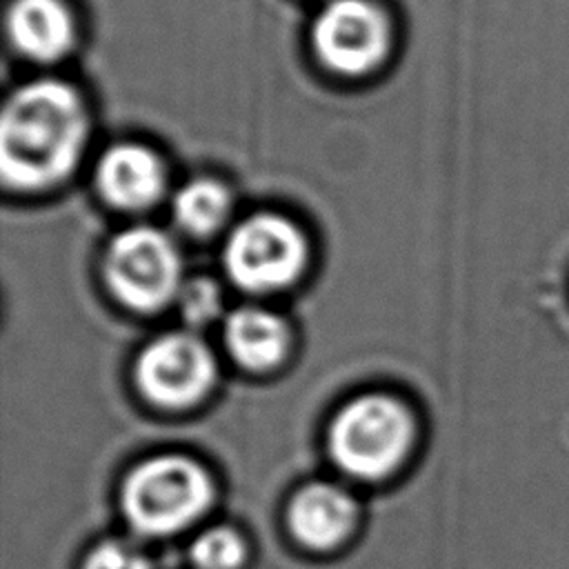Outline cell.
Listing matches in <instances>:
<instances>
[{
  "mask_svg": "<svg viewBox=\"0 0 569 569\" xmlns=\"http://www.w3.org/2000/svg\"><path fill=\"white\" fill-rule=\"evenodd\" d=\"M191 560L198 569H238L244 560V542L233 529L213 527L191 545Z\"/></svg>",
  "mask_w": 569,
  "mask_h": 569,
  "instance_id": "13",
  "label": "cell"
},
{
  "mask_svg": "<svg viewBox=\"0 0 569 569\" xmlns=\"http://www.w3.org/2000/svg\"><path fill=\"white\" fill-rule=\"evenodd\" d=\"M173 213L182 229L193 236L216 231L229 213V191L216 180H193L173 198Z\"/></svg>",
  "mask_w": 569,
  "mask_h": 569,
  "instance_id": "12",
  "label": "cell"
},
{
  "mask_svg": "<svg viewBox=\"0 0 569 569\" xmlns=\"http://www.w3.org/2000/svg\"><path fill=\"white\" fill-rule=\"evenodd\" d=\"M104 273L111 291L138 311H153L180 291V256L158 229L133 227L113 238Z\"/></svg>",
  "mask_w": 569,
  "mask_h": 569,
  "instance_id": "4",
  "label": "cell"
},
{
  "mask_svg": "<svg viewBox=\"0 0 569 569\" xmlns=\"http://www.w3.org/2000/svg\"><path fill=\"white\" fill-rule=\"evenodd\" d=\"M178 298H180L184 318L196 325H204L211 318H216L220 311V305H222L220 289L216 287V282H211L207 278L189 280L187 284H182L178 291Z\"/></svg>",
  "mask_w": 569,
  "mask_h": 569,
  "instance_id": "14",
  "label": "cell"
},
{
  "mask_svg": "<svg viewBox=\"0 0 569 569\" xmlns=\"http://www.w3.org/2000/svg\"><path fill=\"white\" fill-rule=\"evenodd\" d=\"M104 200L120 209H144L164 189V171L158 156L142 144L111 147L96 173Z\"/></svg>",
  "mask_w": 569,
  "mask_h": 569,
  "instance_id": "8",
  "label": "cell"
},
{
  "mask_svg": "<svg viewBox=\"0 0 569 569\" xmlns=\"http://www.w3.org/2000/svg\"><path fill=\"white\" fill-rule=\"evenodd\" d=\"M356 522L353 498L327 482L305 487L289 507V527L311 549H331L347 538Z\"/></svg>",
  "mask_w": 569,
  "mask_h": 569,
  "instance_id": "9",
  "label": "cell"
},
{
  "mask_svg": "<svg viewBox=\"0 0 569 569\" xmlns=\"http://www.w3.org/2000/svg\"><path fill=\"white\" fill-rule=\"evenodd\" d=\"M87 111L73 87L38 80L20 87L2 111L0 162L16 189H44L78 162L87 138Z\"/></svg>",
  "mask_w": 569,
  "mask_h": 569,
  "instance_id": "1",
  "label": "cell"
},
{
  "mask_svg": "<svg viewBox=\"0 0 569 569\" xmlns=\"http://www.w3.org/2000/svg\"><path fill=\"white\" fill-rule=\"evenodd\" d=\"M82 569H151L147 556L129 542L107 540L84 560Z\"/></svg>",
  "mask_w": 569,
  "mask_h": 569,
  "instance_id": "15",
  "label": "cell"
},
{
  "mask_svg": "<svg viewBox=\"0 0 569 569\" xmlns=\"http://www.w3.org/2000/svg\"><path fill=\"white\" fill-rule=\"evenodd\" d=\"M318 58L345 76L367 73L389 49V22L369 0H333L313 22Z\"/></svg>",
  "mask_w": 569,
  "mask_h": 569,
  "instance_id": "6",
  "label": "cell"
},
{
  "mask_svg": "<svg viewBox=\"0 0 569 569\" xmlns=\"http://www.w3.org/2000/svg\"><path fill=\"white\" fill-rule=\"evenodd\" d=\"M413 422L402 402L382 393L351 400L336 416L329 451L340 469L376 480L391 473L409 451Z\"/></svg>",
  "mask_w": 569,
  "mask_h": 569,
  "instance_id": "3",
  "label": "cell"
},
{
  "mask_svg": "<svg viewBox=\"0 0 569 569\" xmlns=\"http://www.w3.org/2000/svg\"><path fill=\"white\" fill-rule=\"evenodd\" d=\"M307 244L293 222L258 213L233 229L224 249L229 278L249 291L287 287L302 271Z\"/></svg>",
  "mask_w": 569,
  "mask_h": 569,
  "instance_id": "5",
  "label": "cell"
},
{
  "mask_svg": "<svg viewBox=\"0 0 569 569\" xmlns=\"http://www.w3.org/2000/svg\"><path fill=\"white\" fill-rule=\"evenodd\" d=\"M224 340L231 356L247 369L264 371L278 365L287 351L284 322L264 309L242 307L224 325Z\"/></svg>",
  "mask_w": 569,
  "mask_h": 569,
  "instance_id": "11",
  "label": "cell"
},
{
  "mask_svg": "<svg viewBox=\"0 0 569 569\" xmlns=\"http://www.w3.org/2000/svg\"><path fill=\"white\" fill-rule=\"evenodd\" d=\"M7 27L16 49L40 62L62 58L73 44V18L60 0H16Z\"/></svg>",
  "mask_w": 569,
  "mask_h": 569,
  "instance_id": "10",
  "label": "cell"
},
{
  "mask_svg": "<svg viewBox=\"0 0 569 569\" xmlns=\"http://www.w3.org/2000/svg\"><path fill=\"white\" fill-rule=\"evenodd\" d=\"M142 393L167 409L198 402L216 380L209 349L191 333H167L147 345L136 365Z\"/></svg>",
  "mask_w": 569,
  "mask_h": 569,
  "instance_id": "7",
  "label": "cell"
},
{
  "mask_svg": "<svg viewBox=\"0 0 569 569\" xmlns=\"http://www.w3.org/2000/svg\"><path fill=\"white\" fill-rule=\"evenodd\" d=\"M213 498L209 473L182 456H158L138 465L122 489L129 522L149 536H167L191 525Z\"/></svg>",
  "mask_w": 569,
  "mask_h": 569,
  "instance_id": "2",
  "label": "cell"
}]
</instances>
